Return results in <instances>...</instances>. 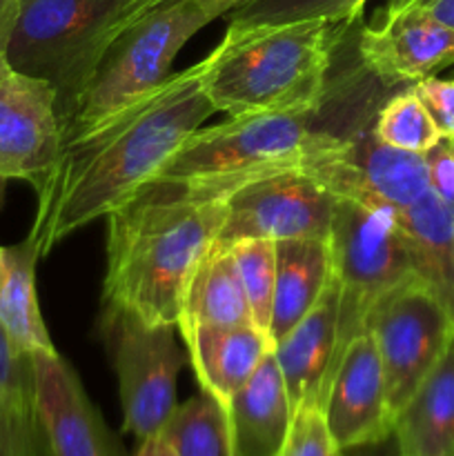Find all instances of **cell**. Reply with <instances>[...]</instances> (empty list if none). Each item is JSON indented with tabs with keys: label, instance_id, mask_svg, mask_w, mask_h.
<instances>
[{
	"label": "cell",
	"instance_id": "30bf717a",
	"mask_svg": "<svg viewBox=\"0 0 454 456\" xmlns=\"http://www.w3.org/2000/svg\"><path fill=\"white\" fill-rule=\"evenodd\" d=\"M301 167L336 199L354 200L365 208L403 212L430 191L426 154L387 145L374 134L372 125L310 151Z\"/></svg>",
	"mask_w": 454,
	"mask_h": 456
},
{
	"label": "cell",
	"instance_id": "603a6c76",
	"mask_svg": "<svg viewBox=\"0 0 454 456\" xmlns=\"http://www.w3.org/2000/svg\"><path fill=\"white\" fill-rule=\"evenodd\" d=\"M417 272L434 285L454 316V208L434 191L399 212Z\"/></svg>",
	"mask_w": 454,
	"mask_h": 456
},
{
	"label": "cell",
	"instance_id": "44dd1931",
	"mask_svg": "<svg viewBox=\"0 0 454 456\" xmlns=\"http://www.w3.org/2000/svg\"><path fill=\"white\" fill-rule=\"evenodd\" d=\"M38 249L29 239L0 248V323L25 354L56 352L36 294Z\"/></svg>",
	"mask_w": 454,
	"mask_h": 456
},
{
	"label": "cell",
	"instance_id": "f1b7e54d",
	"mask_svg": "<svg viewBox=\"0 0 454 456\" xmlns=\"http://www.w3.org/2000/svg\"><path fill=\"white\" fill-rule=\"evenodd\" d=\"M283 456H343V450L325 423L323 410L303 408L294 412L292 432Z\"/></svg>",
	"mask_w": 454,
	"mask_h": 456
},
{
	"label": "cell",
	"instance_id": "e575fe53",
	"mask_svg": "<svg viewBox=\"0 0 454 456\" xmlns=\"http://www.w3.org/2000/svg\"><path fill=\"white\" fill-rule=\"evenodd\" d=\"M18 3L20 0H0V52H4V45H7L9 31H12L13 18H16Z\"/></svg>",
	"mask_w": 454,
	"mask_h": 456
},
{
	"label": "cell",
	"instance_id": "d6986e66",
	"mask_svg": "<svg viewBox=\"0 0 454 456\" xmlns=\"http://www.w3.org/2000/svg\"><path fill=\"white\" fill-rule=\"evenodd\" d=\"M403 456H454V330L443 354L394 417Z\"/></svg>",
	"mask_w": 454,
	"mask_h": 456
},
{
	"label": "cell",
	"instance_id": "9c48e42d",
	"mask_svg": "<svg viewBox=\"0 0 454 456\" xmlns=\"http://www.w3.org/2000/svg\"><path fill=\"white\" fill-rule=\"evenodd\" d=\"M176 325H150L136 314L107 307L105 334L118 377L125 430L138 441L163 432L176 410V383L187 354L174 337Z\"/></svg>",
	"mask_w": 454,
	"mask_h": 456
},
{
	"label": "cell",
	"instance_id": "8fae6325",
	"mask_svg": "<svg viewBox=\"0 0 454 456\" xmlns=\"http://www.w3.org/2000/svg\"><path fill=\"white\" fill-rule=\"evenodd\" d=\"M336 200L303 167L265 174L245 183L227 199V218L218 240H328Z\"/></svg>",
	"mask_w": 454,
	"mask_h": 456
},
{
	"label": "cell",
	"instance_id": "8992f818",
	"mask_svg": "<svg viewBox=\"0 0 454 456\" xmlns=\"http://www.w3.org/2000/svg\"><path fill=\"white\" fill-rule=\"evenodd\" d=\"M196 0H160L134 20L105 52L74 114L62 125V141L98 127L169 78V67L187 40L216 20Z\"/></svg>",
	"mask_w": 454,
	"mask_h": 456
},
{
	"label": "cell",
	"instance_id": "e0dca14e",
	"mask_svg": "<svg viewBox=\"0 0 454 456\" xmlns=\"http://www.w3.org/2000/svg\"><path fill=\"white\" fill-rule=\"evenodd\" d=\"M230 456H283L294 408L274 350L225 405Z\"/></svg>",
	"mask_w": 454,
	"mask_h": 456
},
{
	"label": "cell",
	"instance_id": "d590c367",
	"mask_svg": "<svg viewBox=\"0 0 454 456\" xmlns=\"http://www.w3.org/2000/svg\"><path fill=\"white\" fill-rule=\"evenodd\" d=\"M136 456H176V452H174V450L167 445V441L158 435V436H151V439L141 441Z\"/></svg>",
	"mask_w": 454,
	"mask_h": 456
},
{
	"label": "cell",
	"instance_id": "5b68a950",
	"mask_svg": "<svg viewBox=\"0 0 454 456\" xmlns=\"http://www.w3.org/2000/svg\"><path fill=\"white\" fill-rule=\"evenodd\" d=\"M316 111L234 116L209 129H196L151 181L172 183L191 199L227 200L254 178L301 167L310 151L343 136L316 129Z\"/></svg>",
	"mask_w": 454,
	"mask_h": 456
},
{
	"label": "cell",
	"instance_id": "f546056e",
	"mask_svg": "<svg viewBox=\"0 0 454 456\" xmlns=\"http://www.w3.org/2000/svg\"><path fill=\"white\" fill-rule=\"evenodd\" d=\"M412 89L434 120L441 138L454 141V80L427 76L414 83Z\"/></svg>",
	"mask_w": 454,
	"mask_h": 456
},
{
	"label": "cell",
	"instance_id": "8d00e7d4",
	"mask_svg": "<svg viewBox=\"0 0 454 456\" xmlns=\"http://www.w3.org/2000/svg\"><path fill=\"white\" fill-rule=\"evenodd\" d=\"M196 3L205 4L207 9L216 12L218 16H227L231 9H236L240 3H245V0H196Z\"/></svg>",
	"mask_w": 454,
	"mask_h": 456
},
{
	"label": "cell",
	"instance_id": "4dcf8cb0",
	"mask_svg": "<svg viewBox=\"0 0 454 456\" xmlns=\"http://www.w3.org/2000/svg\"><path fill=\"white\" fill-rule=\"evenodd\" d=\"M430 190L454 208V141L441 138L430 151H426Z\"/></svg>",
	"mask_w": 454,
	"mask_h": 456
},
{
	"label": "cell",
	"instance_id": "83f0119b",
	"mask_svg": "<svg viewBox=\"0 0 454 456\" xmlns=\"http://www.w3.org/2000/svg\"><path fill=\"white\" fill-rule=\"evenodd\" d=\"M227 245L234 256L254 325L270 337L276 281V243L265 239H240Z\"/></svg>",
	"mask_w": 454,
	"mask_h": 456
},
{
	"label": "cell",
	"instance_id": "4316f807",
	"mask_svg": "<svg viewBox=\"0 0 454 456\" xmlns=\"http://www.w3.org/2000/svg\"><path fill=\"white\" fill-rule=\"evenodd\" d=\"M372 129L387 145L414 154H426L441 141V132L412 87L383 102Z\"/></svg>",
	"mask_w": 454,
	"mask_h": 456
},
{
	"label": "cell",
	"instance_id": "3957f363",
	"mask_svg": "<svg viewBox=\"0 0 454 456\" xmlns=\"http://www.w3.org/2000/svg\"><path fill=\"white\" fill-rule=\"evenodd\" d=\"M345 22L305 20L227 29L200 61V80L214 110L230 118L267 111H316Z\"/></svg>",
	"mask_w": 454,
	"mask_h": 456
},
{
	"label": "cell",
	"instance_id": "6da1fadb",
	"mask_svg": "<svg viewBox=\"0 0 454 456\" xmlns=\"http://www.w3.org/2000/svg\"><path fill=\"white\" fill-rule=\"evenodd\" d=\"M214 111L200 65H194L83 136L62 142L56 169L36 194L38 209L27 236L40 256L132 199Z\"/></svg>",
	"mask_w": 454,
	"mask_h": 456
},
{
	"label": "cell",
	"instance_id": "4fadbf2b",
	"mask_svg": "<svg viewBox=\"0 0 454 456\" xmlns=\"http://www.w3.org/2000/svg\"><path fill=\"white\" fill-rule=\"evenodd\" d=\"M36 414L49 456H125L74 370L58 352L31 354Z\"/></svg>",
	"mask_w": 454,
	"mask_h": 456
},
{
	"label": "cell",
	"instance_id": "7402d4cb",
	"mask_svg": "<svg viewBox=\"0 0 454 456\" xmlns=\"http://www.w3.org/2000/svg\"><path fill=\"white\" fill-rule=\"evenodd\" d=\"M252 323L247 298L240 285L239 270L227 243L207 249L187 285L181 319L176 328L185 325H243Z\"/></svg>",
	"mask_w": 454,
	"mask_h": 456
},
{
	"label": "cell",
	"instance_id": "7a4b0ae2",
	"mask_svg": "<svg viewBox=\"0 0 454 456\" xmlns=\"http://www.w3.org/2000/svg\"><path fill=\"white\" fill-rule=\"evenodd\" d=\"M227 200L151 181L107 216L105 305L150 325H178L187 285L221 236Z\"/></svg>",
	"mask_w": 454,
	"mask_h": 456
},
{
	"label": "cell",
	"instance_id": "ffe728a7",
	"mask_svg": "<svg viewBox=\"0 0 454 456\" xmlns=\"http://www.w3.org/2000/svg\"><path fill=\"white\" fill-rule=\"evenodd\" d=\"M332 279V254L323 239L276 243V281L272 303V346L285 337L320 298Z\"/></svg>",
	"mask_w": 454,
	"mask_h": 456
},
{
	"label": "cell",
	"instance_id": "f35d334b",
	"mask_svg": "<svg viewBox=\"0 0 454 456\" xmlns=\"http://www.w3.org/2000/svg\"><path fill=\"white\" fill-rule=\"evenodd\" d=\"M7 178L3 176V174H0V208H3V200H4V190H7Z\"/></svg>",
	"mask_w": 454,
	"mask_h": 456
},
{
	"label": "cell",
	"instance_id": "52a82bcc",
	"mask_svg": "<svg viewBox=\"0 0 454 456\" xmlns=\"http://www.w3.org/2000/svg\"><path fill=\"white\" fill-rule=\"evenodd\" d=\"M328 243L338 283V343L345 352L365 330L374 303L417 274V263L399 212L387 208L338 199Z\"/></svg>",
	"mask_w": 454,
	"mask_h": 456
},
{
	"label": "cell",
	"instance_id": "2e32d148",
	"mask_svg": "<svg viewBox=\"0 0 454 456\" xmlns=\"http://www.w3.org/2000/svg\"><path fill=\"white\" fill-rule=\"evenodd\" d=\"M272 350L294 412L303 408L323 410L343 356L338 343V283L334 274L316 305Z\"/></svg>",
	"mask_w": 454,
	"mask_h": 456
},
{
	"label": "cell",
	"instance_id": "5bb4252c",
	"mask_svg": "<svg viewBox=\"0 0 454 456\" xmlns=\"http://www.w3.org/2000/svg\"><path fill=\"white\" fill-rule=\"evenodd\" d=\"M359 56L381 83L414 85L454 65V29L421 9H383L361 31Z\"/></svg>",
	"mask_w": 454,
	"mask_h": 456
},
{
	"label": "cell",
	"instance_id": "277c9868",
	"mask_svg": "<svg viewBox=\"0 0 454 456\" xmlns=\"http://www.w3.org/2000/svg\"><path fill=\"white\" fill-rule=\"evenodd\" d=\"M160 0H20L4 58L56 92L67 123L109 45Z\"/></svg>",
	"mask_w": 454,
	"mask_h": 456
},
{
	"label": "cell",
	"instance_id": "74e56055",
	"mask_svg": "<svg viewBox=\"0 0 454 456\" xmlns=\"http://www.w3.org/2000/svg\"><path fill=\"white\" fill-rule=\"evenodd\" d=\"M9 71H12V67L7 65V58H4V53L0 52V80H3Z\"/></svg>",
	"mask_w": 454,
	"mask_h": 456
},
{
	"label": "cell",
	"instance_id": "1f68e13d",
	"mask_svg": "<svg viewBox=\"0 0 454 456\" xmlns=\"http://www.w3.org/2000/svg\"><path fill=\"white\" fill-rule=\"evenodd\" d=\"M47 445L27 439L0 414V456H45Z\"/></svg>",
	"mask_w": 454,
	"mask_h": 456
},
{
	"label": "cell",
	"instance_id": "d6a6232c",
	"mask_svg": "<svg viewBox=\"0 0 454 456\" xmlns=\"http://www.w3.org/2000/svg\"><path fill=\"white\" fill-rule=\"evenodd\" d=\"M385 9H421L454 29V0H387Z\"/></svg>",
	"mask_w": 454,
	"mask_h": 456
},
{
	"label": "cell",
	"instance_id": "ba28073f",
	"mask_svg": "<svg viewBox=\"0 0 454 456\" xmlns=\"http://www.w3.org/2000/svg\"><path fill=\"white\" fill-rule=\"evenodd\" d=\"M369 330L385 374L392 421L443 354L454 316L434 285L412 274L383 294L369 310Z\"/></svg>",
	"mask_w": 454,
	"mask_h": 456
},
{
	"label": "cell",
	"instance_id": "484cf974",
	"mask_svg": "<svg viewBox=\"0 0 454 456\" xmlns=\"http://www.w3.org/2000/svg\"><path fill=\"white\" fill-rule=\"evenodd\" d=\"M0 414L27 439L45 444L36 414V381L31 356L9 338L0 323Z\"/></svg>",
	"mask_w": 454,
	"mask_h": 456
},
{
	"label": "cell",
	"instance_id": "d4e9b609",
	"mask_svg": "<svg viewBox=\"0 0 454 456\" xmlns=\"http://www.w3.org/2000/svg\"><path fill=\"white\" fill-rule=\"evenodd\" d=\"M368 0H245L230 12L227 29L243 31L289 22L328 20L354 25Z\"/></svg>",
	"mask_w": 454,
	"mask_h": 456
},
{
	"label": "cell",
	"instance_id": "836d02e7",
	"mask_svg": "<svg viewBox=\"0 0 454 456\" xmlns=\"http://www.w3.org/2000/svg\"><path fill=\"white\" fill-rule=\"evenodd\" d=\"M343 456H403L399 450V444H396L394 432L387 435L385 439L374 441V444H363L354 445V448L343 450Z\"/></svg>",
	"mask_w": 454,
	"mask_h": 456
},
{
	"label": "cell",
	"instance_id": "9a60e30c",
	"mask_svg": "<svg viewBox=\"0 0 454 456\" xmlns=\"http://www.w3.org/2000/svg\"><path fill=\"white\" fill-rule=\"evenodd\" d=\"M323 414L341 450L374 444L392 435L394 421L387 408L385 374L369 330L352 338L343 352Z\"/></svg>",
	"mask_w": 454,
	"mask_h": 456
},
{
	"label": "cell",
	"instance_id": "7c38bea8",
	"mask_svg": "<svg viewBox=\"0 0 454 456\" xmlns=\"http://www.w3.org/2000/svg\"><path fill=\"white\" fill-rule=\"evenodd\" d=\"M56 92L45 80L9 71L0 80V174L38 194L62 151Z\"/></svg>",
	"mask_w": 454,
	"mask_h": 456
},
{
	"label": "cell",
	"instance_id": "ac0fdd59",
	"mask_svg": "<svg viewBox=\"0 0 454 456\" xmlns=\"http://www.w3.org/2000/svg\"><path fill=\"white\" fill-rule=\"evenodd\" d=\"M187 346L200 390L225 408L231 396L252 379L272 350V338L256 325H185L178 328Z\"/></svg>",
	"mask_w": 454,
	"mask_h": 456
},
{
	"label": "cell",
	"instance_id": "cb8c5ba5",
	"mask_svg": "<svg viewBox=\"0 0 454 456\" xmlns=\"http://www.w3.org/2000/svg\"><path fill=\"white\" fill-rule=\"evenodd\" d=\"M160 436L176 456H230L225 410L203 390L176 405Z\"/></svg>",
	"mask_w": 454,
	"mask_h": 456
}]
</instances>
